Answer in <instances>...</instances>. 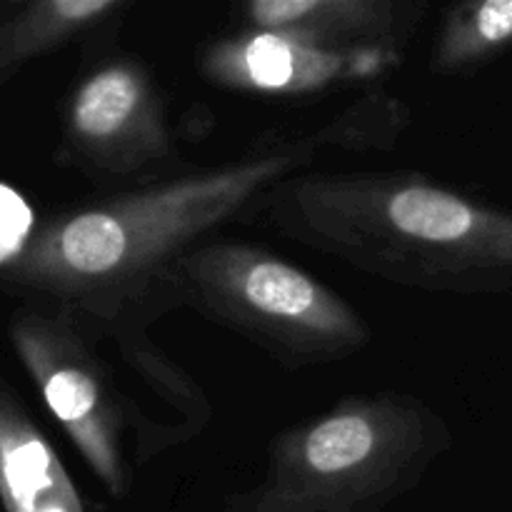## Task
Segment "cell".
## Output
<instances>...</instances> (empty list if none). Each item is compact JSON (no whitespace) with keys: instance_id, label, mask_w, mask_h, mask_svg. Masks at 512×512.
Segmentation results:
<instances>
[{"instance_id":"6da1fadb","label":"cell","mask_w":512,"mask_h":512,"mask_svg":"<svg viewBox=\"0 0 512 512\" xmlns=\"http://www.w3.org/2000/svg\"><path fill=\"white\" fill-rule=\"evenodd\" d=\"M313 155L315 140L280 145L55 215L33 230L5 280L48 298L85 328H105L213 230L265 205Z\"/></svg>"},{"instance_id":"7a4b0ae2","label":"cell","mask_w":512,"mask_h":512,"mask_svg":"<svg viewBox=\"0 0 512 512\" xmlns=\"http://www.w3.org/2000/svg\"><path fill=\"white\" fill-rule=\"evenodd\" d=\"M265 208L278 233L373 278L433 293H512V213L420 173H295Z\"/></svg>"},{"instance_id":"3957f363","label":"cell","mask_w":512,"mask_h":512,"mask_svg":"<svg viewBox=\"0 0 512 512\" xmlns=\"http://www.w3.org/2000/svg\"><path fill=\"white\" fill-rule=\"evenodd\" d=\"M453 445L408 395L345 398L270 443L265 475L228 512H365L413 490Z\"/></svg>"},{"instance_id":"277c9868","label":"cell","mask_w":512,"mask_h":512,"mask_svg":"<svg viewBox=\"0 0 512 512\" xmlns=\"http://www.w3.org/2000/svg\"><path fill=\"white\" fill-rule=\"evenodd\" d=\"M170 275L180 303L253 340L280 363H330L370 340L365 320L340 295L258 245L200 243Z\"/></svg>"},{"instance_id":"5b68a950","label":"cell","mask_w":512,"mask_h":512,"mask_svg":"<svg viewBox=\"0 0 512 512\" xmlns=\"http://www.w3.org/2000/svg\"><path fill=\"white\" fill-rule=\"evenodd\" d=\"M10 343L60 428L113 498L128 490L125 430L133 408L90 345L85 325L63 308L20 310Z\"/></svg>"},{"instance_id":"8992f818","label":"cell","mask_w":512,"mask_h":512,"mask_svg":"<svg viewBox=\"0 0 512 512\" xmlns=\"http://www.w3.org/2000/svg\"><path fill=\"white\" fill-rule=\"evenodd\" d=\"M65 143L95 178H130L173 158L163 100L138 60H110L80 80L65 110Z\"/></svg>"},{"instance_id":"52a82bcc","label":"cell","mask_w":512,"mask_h":512,"mask_svg":"<svg viewBox=\"0 0 512 512\" xmlns=\"http://www.w3.org/2000/svg\"><path fill=\"white\" fill-rule=\"evenodd\" d=\"M378 48L330 50L293 35L250 30L210 45L203 70L213 83L265 95L323 93L330 85L378 65Z\"/></svg>"},{"instance_id":"ba28073f","label":"cell","mask_w":512,"mask_h":512,"mask_svg":"<svg viewBox=\"0 0 512 512\" xmlns=\"http://www.w3.org/2000/svg\"><path fill=\"white\" fill-rule=\"evenodd\" d=\"M418 8L388 0H253L243 8L253 30L293 35L330 50L378 48L415 23Z\"/></svg>"},{"instance_id":"9c48e42d","label":"cell","mask_w":512,"mask_h":512,"mask_svg":"<svg viewBox=\"0 0 512 512\" xmlns=\"http://www.w3.org/2000/svg\"><path fill=\"white\" fill-rule=\"evenodd\" d=\"M0 505L5 512H85L78 488L18 395L0 383Z\"/></svg>"},{"instance_id":"30bf717a","label":"cell","mask_w":512,"mask_h":512,"mask_svg":"<svg viewBox=\"0 0 512 512\" xmlns=\"http://www.w3.org/2000/svg\"><path fill=\"white\" fill-rule=\"evenodd\" d=\"M128 0H35L0 23V85L30 60L118 18Z\"/></svg>"},{"instance_id":"8fae6325","label":"cell","mask_w":512,"mask_h":512,"mask_svg":"<svg viewBox=\"0 0 512 512\" xmlns=\"http://www.w3.org/2000/svg\"><path fill=\"white\" fill-rule=\"evenodd\" d=\"M512 43V0H483L450 8L433 65L438 70H465L485 63Z\"/></svg>"},{"instance_id":"7c38bea8","label":"cell","mask_w":512,"mask_h":512,"mask_svg":"<svg viewBox=\"0 0 512 512\" xmlns=\"http://www.w3.org/2000/svg\"><path fill=\"white\" fill-rule=\"evenodd\" d=\"M33 235V215L25 200L0 185V268H8Z\"/></svg>"}]
</instances>
